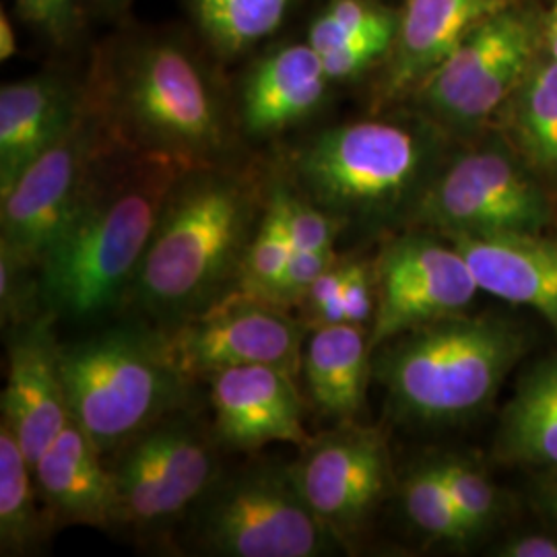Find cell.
<instances>
[{
    "label": "cell",
    "instance_id": "obj_1",
    "mask_svg": "<svg viewBox=\"0 0 557 557\" xmlns=\"http://www.w3.org/2000/svg\"><path fill=\"white\" fill-rule=\"evenodd\" d=\"M225 64L197 32L120 23L85 69L87 96L120 147L186 170L244 160Z\"/></svg>",
    "mask_w": 557,
    "mask_h": 557
},
{
    "label": "cell",
    "instance_id": "obj_2",
    "mask_svg": "<svg viewBox=\"0 0 557 557\" xmlns=\"http://www.w3.org/2000/svg\"><path fill=\"white\" fill-rule=\"evenodd\" d=\"M267 163L186 170L161 209L128 304L170 329L236 292L264 207Z\"/></svg>",
    "mask_w": 557,
    "mask_h": 557
},
{
    "label": "cell",
    "instance_id": "obj_3",
    "mask_svg": "<svg viewBox=\"0 0 557 557\" xmlns=\"http://www.w3.org/2000/svg\"><path fill=\"white\" fill-rule=\"evenodd\" d=\"M184 172L176 161L116 145L41 259L44 308L57 319L94 320L126 304L161 209Z\"/></svg>",
    "mask_w": 557,
    "mask_h": 557
},
{
    "label": "cell",
    "instance_id": "obj_4",
    "mask_svg": "<svg viewBox=\"0 0 557 557\" xmlns=\"http://www.w3.org/2000/svg\"><path fill=\"white\" fill-rule=\"evenodd\" d=\"M382 110L368 119L322 126L287 149L278 160L299 190L345 227L405 220L453 140L413 108Z\"/></svg>",
    "mask_w": 557,
    "mask_h": 557
},
{
    "label": "cell",
    "instance_id": "obj_5",
    "mask_svg": "<svg viewBox=\"0 0 557 557\" xmlns=\"http://www.w3.org/2000/svg\"><path fill=\"white\" fill-rule=\"evenodd\" d=\"M524 349L527 337L517 324L460 312L380 345L372 374L400 421L453 425L498 395Z\"/></svg>",
    "mask_w": 557,
    "mask_h": 557
},
{
    "label": "cell",
    "instance_id": "obj_6",
    "mask_svg": "<svg viewBox=\"0 0 557 557\" xmlns=\"http://www.w3.org/2000/svg\"><path fill=\"white\" fill-rule=\"evenodd\" d=\"M60 363L71 419L103 457L182 411L195 382L182 372L165 333L140 324L62 345Z\"/></svg>",
    "mask_w": 557,
    "mask_h": 557
},
{
    "label": "cell",
    "instance_id": "obj_7",
    "mask_svg": "<svg viewBox=\"0 0 557 557\" xmlns=\"http://www.w3.org/2000/svg\"><path fill=\"white\" fill-rule=\"evenodd\" d=\"M188 515L207 556L320 557L341 545L301 496L292 467L271 458L220 473Z\"/></svg>",
    "mask_w": 557,
    "mask_h": 557
},
{
    "label": "cell",
    "instance_id": "obj_8",
    "mask_svg": "<svg viewBox=\"0 0 557 557\" xmlns=\"http://www.w3.org/2000/svg\"><path fill=\"white\" fill-rule=\"evenodd\" d=\"M539 48L541 21L512 4L479 23L419 85L407 106L450 139L471 140L515 96Z\"/></svg>",
    "mask_w": 557,
    "mask_h": 557
},
{
    "label": "cell",
    "instance_id": "obj_9",
    "mask_svg": "<svg viewBox=\"0 0 557 557\" xmlns=\"http://www.w3.org/2000/svg\"><path fill=\"white\" fill-rule=\"evenodd\" d=\"M552 207L535 176L499 140L450 151L409 223L444 238L543 232Z\"/></svg>",
    "mask_w": 557,
    "mask_h": 557
},
{
    "label": "cell",
    "instance_id": "obj_10",
    "mask_svg": "<svg viewBox=\"0 0 557 557\" xmlns=\"http://www.w3.org/2000/svg\"><path fill=\"white\" fill-rule=\"evenodd\" d=\"M116 145L87 96L79 120L0 193V246L38 269Z\"/></svg>",
    "mask_w": 557,
    "mask_h": 557
},
{
    "label": "cell",
    "instance_id": "obj_11",
    "mask_svg": "<svg viewBox=\"0 0 557 557\" xmlns=\"http://www.w3.org/2000/svg\"><path fill=\"white\" fill-rule=\"evenodd\" d=\"M174 413L131 440L112 465L119 524L153 531L188 515L220 478L218 440Z\"/></svg>",
    "mask_w": 557,
    "mask_h": 557
},
{
    "label": "cell",
    "instance_id": "obj_12",
    "mask_svg": "<svg viewBox=\"0 0 557 557\" xmlns=\"http://www.w3.org/2000/svg\"><path fill=\"white\" fill-rule=\"evenodd\" d=\"M163 333L190 380H209L227 368L259 363L298 376L310 335L304 320L292 317L287 308L242 289Z\"/></svg>",
    "mask_w": 557,
    "mask_h": 557
},
{
    "label": "cell",
    "instance_id": "obj_13",
    "mask_svg": "<svg viewBox=\"0 0 557 557\" xmlns=\"http://www.w3.org/2000/svg\"><path fill=\"white\" fill-rule=\"evenodd\" d=\"M436 236L416 227L380 250L376 312L368 329L372 356L400 333L465 312L481 292L457 246Z\"/></svg>",
    "mask_w": 557,
    "mask_h": 557
},
{
    "label": "cell",
    "instance_id": "obj_14",
    "mask_svg": "<svg viewBox=\"0 0 557 557\" xmlns=\"http://www.w3.org/2000/svg\"><path fill=\"white\" fill-rule=\"evenodd\" d=\"M289 467L301 496L341 545L358 537L391 483L384 440L356 421H343L301 444Z\"/></svg>",
    "mask_w": 557,
    "mask_h": 557
},
{
    "label": "cell",
    "instance_id": "obj_15",
    "mask_svg": "<svg viewBox=\"0 0 557 557\" xmlns=\"http://www.w3.org/2000/svg\"><path fill=\"white\" fill-rule=\"evenodd\" d=\"M230 83L244 143L277 140L310 124L337 89L304 36L269 41L242 60Z\"/></svg>",
    "mask_w": 557,
    "mask_h": 557
},
{
    "label": "cell",
    "instance_id": "obj_16",
    "mask_svg": "<svg viewBox=\"0 0 557 557\" xmlns=\"http://www.w3.org/2000/svg\"><path fill=\"white\" fill-rule=\"evenodd\" d=\"M52 312H44L9 329L7 384L2 391V423L17 440L27 462L40 460L71 421L69 400L54 337Z\"/></svg>",
    "mask_w": 557,
    "mask_h": 557
},
{
    "label": "cell",
    "instance_id": "obj_17",
    "mask_svg": "<svg viewBox=\"0 0 557 557\" xmlns=\"http://www.w3.org/2000/svg\"><path fill=\"white\" fill-rule=\"evenodd\" d=\"M518 0H403L388 59L374 75L372 112L403 108L479 23Z\"/></svg>",
    "mask_w": 557,
    "mask_h": 557
},
{
    "label": "cell",
    "instance_id": "obj_18",
    "mask_svg": "<svg viewBox=\"0 0 557 557\" xmlns=\"http://www.w3.org/2000/svg\"><path fill=\"white\" fill-rule=\"evenodd\" d=\"M294 374L275 366L227 368L211 386L213 436L221 448L257 453L269 444H306L304 405Z\"/></svg>",
    "mask_w": 557,
    "mask_h": 557
},
{
    "label": "cell",
    "instance_id": "obj_19",
    "mask_svg": "<svg viewBox=\"0 0 557 557\" xmlns=\"http://www.w3.org/2000/svg\"><path fill=\"white\" fill-rule=\"evenodd\" d=\"M87 106L85 71L46 66L0 87V193L79 120Z\"/></svg>",
    "mask_w": 557,
    "mask_h": 557
},
{
    "label": "cell",
    "instance_id": "obj_20",
    "mask_svg": "<svg viewBox=\"0 0 557 557\" xmlns=\"http://www.w3.org/2000/svg\"><path fill=\"white\" fill-rule=\"evenodd\" d=\"M34 479L52 529L64 524L119 527L112 467L103 462L100 448L73 419L34 465Z\"/></svg>",
    "mask_w": 557,
    "mask_h": 557
},
{
    "label": "cell",
    "instance_id": "obj_21",
    "mask_svg": "<svg viewBox=\"0 0 557 557\" xmlns=\"http://www.w3.org/2000/svg\"><path fill=\"white\" fill-rule=\"evenodd\" d=\"M479 289L537 312L557 331V238L543 232L455 236Z\"/></svg>",
    "mask_w": 557,
    "mask_h": 557
},
{
    "label": "cell",
    "instance_id": "obj_22",
    "mask_svg": "<svg viewBox=\"0 0 557 557\" xmlns=\"http://www.w3.org/2000/svg\"><path fill=\"white\" fill-rule=\"evenodd\" d=\"M301 374L319 413L337 423L356 421L372 374L368 329L341 322L310 331L301 354Z\"/></svg>",
    "mask_w": 557,
    "mask_h": 557
},
{
    "label": "cell",
    "instance_id": "obj_23",
    "mask_svg": "<svg viewBox=\"0 0 557 557\" xmlns=\"http://www.w3.org/2000/svg\"><path fill=\"white\" fill-rule=\"evenodd\" d=\"M499 457L557 471V356L535 363L502 411Z\"/></svg>",
    "mask_w": 557,
    "mask_h": 557
},
{
    "label": "cell",
    "instance_id": "obj_24",
    "mask_svg": "<svg viewBox=\"0 0 557 557\" xmlns=\"http://www.w3.org/2000/svg\"><path fill=\"white\" fill-rule=\"evenodd\" d=\"M299 0H184L193 29L225 66L255 54L292 20Z\"/></svg>",
    "mask_w": 557,
    "mask_h": 557
},
{
    "label": "cell",
    "instance_id": "obj_25",
    "mask_svg": "<svg viewBox=\"0 0 557 557\" xmlns=\"http://www.w3.org/2000/svg\"><path fill=\"white\" fill-rule=\"evenodd\" d=\"M34 469L11 430L0 421V554L27 556L40 549L52 522L38 506Z\"/></svg>",
    "mask_w": 557,
    "mask_h": 557
},
{
    "label": "cell",
    "instance_id": "obj_26",
    "mask_svg": "<svg viewBox=\"0 0 557 557\" xmlns=\"http://www.w3.org/2000/svg\"><path fill=\"white\" fill-rule=\"evenodd\" d=\"M508 108L510 133L524 161L557 176V60L537 57Z\"/></svg>",
    "mask_w": 557,
    "mask_h": 557
},
{
    "label": "cell",
    "instance_id": "obj_27",
    "mask_svg": "<svg viewBox=\"0 0 557 557\" xmlns=\"http://www.w3.org/2000/svg\"><path fill=\"white\" fill-rule=\"evenodd\" d=\"M398 4L386 0H324L301 34L324 59L379 32H397Z\"/></svg>",
    "mask_w": 557,
    "mask_h": 557
},
{
    "label": "cell",
    "instance_id": "obj_28",
    "mask_svg": "<svg viewBox=\"0 0 557 557\" xmlns=\"http://www.w3.org/2000/svg\"><path fill=\"white\" fill-rule=\"evenodd\" d=\"M400 502L409 522L425 537L465 543L473 537L458 512L436 460L421 462L400 483Z\"/></svg>",
    "mask_w": 557,
    "mask_h": 557
},
{
    "label": "cell",
    "instance_id": "obj_29",
    "mask_svg": "<svg viewBox=\"0 0 557 557\" xmlns=\"http://www.w3.org/2000/svg\"><path fill=\"white\" fill-rule=\"evenodd\" d=\"M13 13L57 57L75 54L85 41L96 0H13Z\"/></svg>",
    "mask_w": 557,
    "mask_h": 557
},
{
    "label": "cell",
    "instance_id": "obj_30",
    "mask_svg": "<svg viewBox=\"0 0 557 557\" xmlns=\"http://www.w3.org/2000/svg\"><path fill=\"white\" fill-rule=\"evenodd\" d=\"M292 255L294 246L277 200L269 193V186H264V207L260 215L259 230L244 260L238 289L257 298H271V292L278 277L283 275Z\"/></svg>",
    "mask_w": 557,
    "mask_h": 557
},
{
    "label": "cell",
    "instance_id": "obj_31",
    "mask_svg": "<svg viewBox=\"0 0 557 557\" xmlns=\"http://www.w3.org/2000/svg\"><path fill=\"white\" fill-rule=\"evenodd\" d=\"M440 475L444 479L450 496L457 504L458 512L475 537L487 529L498 515V492L487 475L469 458H438Z\"/></svg>",
    "mask_w": 557,
    "mask_h": 557
},
{
    "label": "cell",
    "instance_id": "obj_32",
    "mask_svg": "<svg viewBox=\"0 0 557 557\" xmlns=\"http://www.w3.org/2000/svg\"><path fill=\"white\" fill-rule=\"evenodd\" d=\"M44 308L38 269L0 246V319L7 331L40 317Z\"/></svg>",
    "mask_w": 557,
    "mask_h": 557
},
{
    "label": "cell",
    "instance_id": "obj_33",
    "mask_svg": "<svg viewBox=\"0 0 557 557\" xmlns=\"http://www.w3.org/2000/svg\"><path fill=\"white\" fill-rule=\"evenodd\" d=\"M345 275H347V259L337 257L335 262L324 273H320V277L310 285V289L299 301L301 320L308 326V331L347 322L345 298H343Z\"/></svg>",
    "mask_w": 557,
    "mask_h": 557
},
{
    "label": "cell",
    "instance_id": "obj_34",
    "mask_svg": "<svg viewBox=\"0 0 557 557\" xmlns=\"http://www.w3.org/2000/svg\"><path fill=\"white\" fill-rule=\"evenodd\" d=\"M337 252H294L287 262L283 275L278 277L269 301L278 304L283 308L299 306L310 285L324 273L335 259Z\"/></svg>",
    "mask_w": 557,
    "mask_h": 557
},
{
    "label": "cell",
    "instance_id": "obj_35",
    "mask_svg": "<svg viewBox=\"0 0 557 557\" xmlns=\"http://www.w3.org/2000/svg\"><path fill=\"white\" fill-rule=\"evenodd\" d=\"M345 314L347 322L368 326L376 312V273L374 264L361 259H347L345 275Z\"/></svg>",
    "mask_w": 557,
    "mask_h": 557
},
{
    "label": "cell",
    "instance_id": "obj_36",
    "mask_svg": "<svg viewBox=\"0 0 557 557\" xmlns=\"http://www.w3.org/2000/svg\"><path fill=\"white\" fill-rule=\"evenodd\" d=\"M504 557H557V537L549 535H520L499 547Z\"/></svg>",
    "mask_w": 557,
    "mask_h": 557
},
{
    "label": "cell",
    "instance_id": "obj_37",
    "mask_svg": "<svg viewBox=\"0 0 557 557\" xmlns=\"http://www.w3.org/2000/svg\"><path fill=\"white\" fill-rule=\"evenodd\" d=\"M20 21L13 11L0 7V60L9 62L20 54Z\"/></svg>",
    "mask_w": 557,
    "mask_h": 557
},
{
    "label": "cell",
    "instance_id": "obj_38",
    "mask_svg": "<svg viewBox=\"0 0 557 557\" xmlns=\"http://www.w3.org/2000/svg\"><path fill=\"white\" fill-rule=\"evenodd\" d=\"M537 499L541 508L557 520V471H547V475L541 479Z\"/></svg>",
    "mask_w": 557,
    "mask_h": 557
},
{
    "label": "cell",
    "instance_id": "obj_39",
    "mask_svg": "<svg viewBox=\"0 0 557 557\" xmlns=\"http://www.w3.org/2000/svg\"><path fill=\"white\" fill-rule=\"evenodd\" d=\"M541 29H543V50L552 59L557 60V0L552 2L547 15L541 20Z\"/></svg>",
    "mask_w": 557,
    "mask_h": 557
},
{
    "label": "cell",
    "instance_id": "obj_40",
    "mask_svg": "<svg viewBox=\"0 0 557 557\" xmlns=\"http://www.w3.org/2000/svg\"><path fill=\"white\" fill-rule=\"evenodd\" d=\"M135 0H96L98 15L106 20L124 21Z\"/></svg>",
    "mask_w": 557,
    "mask_h": 557
}]
</instances>
